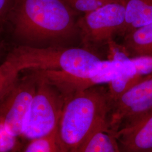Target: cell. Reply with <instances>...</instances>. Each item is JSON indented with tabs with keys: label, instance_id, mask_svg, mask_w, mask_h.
Here are the masks:
<instances>
[{
	"label": "cell",
	"instance_id": "6da1fadb",
	"mask_svg": "<svg viewBox=\"0 0 152 152\" xmlns=\"http://www.w3.org/2000/svg\"><path fill=\"white\" fill-rule=\"evenodd\" d=\"M56 130L60 152H75L96 131L109 127L112 103L101 85L64 95Z\"/></svg>",
	"mask_w": 152,
	"mask_h": 152
},
{
	"label": "cell",
	"instance_id": "7a4b0ae2",
	"mask_svg": "<svg viewBox=\"0 0 152 152\" xmlns=\"http://www.w3.org/2000/svg\"><path fill=\"white\" fill-rule=\"evenodd\" d=\"M9 15L16 35L31 42L68 38L77 27L63 0H14Z\"/></svg>",
	"mask_w": 152,
	"mask_h": 152
},
{
	"label": "cell",
	"instance_id": "3957f363",
	"mask_svg": "<svg viewBox=\"0 0 152 152\" xmlns=\"http://www.w3.org/2000/svg\"><path fill=\"white\" fill-rule=\"evenodd\" d=\"M9 56L20 72L28 69L58 71L74 77L87 76L103 61L87 49L63 47L20 46Z\"/></svg>",
	"mask_w": 152,
	"mask_h": 152
},
{
	"label": "cell",
	"instance_id": "277c9868",
	"mask_svg": "<svg viewBox=\"0 0 152 152\" xmlns=\"http://www.w3.org/2000/svg\"><path fill=\"white\" fill-rule=\"evenodd\" d=\"M36 89L21 139L28 141L48 136L57 130L65 97L38 71Z\"/></svg>",
	"mask_w": 152,
	"mask_h": 152
},
{
	"label": "cell",
	"instance_id": "5b68a950",
	"mask_svg": "<svg viewBox=\"0 0 152 152\" xmlns=\"http://www.w3.org/2000/svg\"><path fill=\"white\" fill-rule=\"evenodd\" d=\"M124 0L107 3L81 17L77 22L85 49L108 45L125 24Z\"/></svg>",
	"mask_w": 152,
	"mask_h": 152
},
{
	"label": "cell",
	"instance_id": "8992f818",
	"mask_svg": "<svg viewBox=\"0 0 152 152\" xmlns=\"http://www.w3.org/2000/svg\"><path fill=\"white\" fill-rule=\"evenodd\" d=\"M37 80L36 72L18 77L0 98V120L9 133L19 138L26 125Z\"/></svg>",
	"mask_w": 152,
	"mask_h": 152
},
{
	"label": "cell",
	"instance_id": "52a82bcc",
	"mask_svg": "<svg viewBox=\"0 0 152 152\" xmlns=\"http://www.w3.org/2000/svg\"><path fill=\"white\" fill-rule=\"evenodd\" d=\"M152 111V73L124 93L111 109L109 126L115 132L120 127Z\"/></svg>",
	"mask_w": 152,
	"mask_h": 152
},
{
	"label": "cell",
	"instance_id": "ba28073f",
	"mask_svg": "<svg viewBox=\"0 0 152 152\" xmlns=\"http://www.w3.org/2000/svg\"><path fill=\"white\" fill-rule=\"evenodd\" d=\"M121 152H152V111L115 132Z\"/></svg>",
	"mask_w": 152,
	"mask_h": 152
},
{
	"label": "cell",
	"instance_id": "9c48e42d",
	"mask_svg": "<svg viewBox=\"0 0 152 152\" xmlns=\"http://www.w3.org/2000/svg\"><path fill=\"white\" fill-rule=\"evenodd\" d=\"M125 24L120 33L131 31L152 22V0H124Z\"/></svg>",
	"mask_w": 152,
	"mask_h": 152
},
{
	"label": "cell",
	"instance_id": "30bf717a",
	"mask_svg": "<svg viewBox=\"0 0 152 152\" xmlns=\"http://www.w3.org/2000/svg\"><path fill=\"white\" fill-rule=\"evenodd\" d=\"M123 45L131 58L152 56V22L125 34Z\"/></svg>",
	"mask_w": 152,
	"mask_h": 152
},
{
	"label": "cell",
	"instance_id": "8fae6325",
	"mask_svg": "<svg viewBox=\"0 0 152 152\" xmlns=\"http://www.w3.org/2000/svg\"><path fill=\"white\" fill-rule=\"evenodd\" d=\"M121 63L122 66L119 75L108 83L109 96L112 104L124 93L142 79L137 75L135 66L131 58Z\"/></svg>",
	"mask_w": 152,
	"mask_h": 152
},
{
	"label": "cell",
	"instance_id": "7c38bea8",
	"mask_svg": "<svg viewBox=\"0 0 152 152\" xmlns=\"http://www.w3.org/2000/svg\"><path fill=\"white\" fill-rule=\"evenodd\" d=\"M75 152H121L114 132L109 127L94 132Z\"/></svg>",
	"mask_w": 152,
	"mask_h": 152
},
{
	"label": "cell",
	"instance_id": "4fadbf2b",
	"mask_svg": "<svg viewBox=\"0 0 152 152\" xmlns=\"http://www.w3.org/2000/svg\"><path fill=\"white\" fill-rule=\"evenodd\" d=\"M20 152H60L56 131L48 136L27 141Z\"/></svg>",
	"mask_w": 152,
	"mask_h": 152
},
{
	"label": "cell",
	"instance_id": "5bb4252c",
	"mask_svg": "<svg viewBox=\"0 0 152 152\" xmlns=\"http://www.w3.org/2000/svg\"><path fill=\"white\" fill-rule=\"evenodd\" d=\"M20 72L9 56L0 65V98L16 81Z\"/></svg>",
	"mask_w": 152,
	"mask_h": 152
},
{
	"label": "cell",
	"instance_id": "9a60e30c",
	"mask_svg": "<svg viewBox=\"0 0 152 152\" xmlns=\"http://www.w3.org/2000/svg\"><path fill=\"white\" fill-rule=\"evenodd\" d=\"M19 139L9 133L0 120V152H20L23 146Z\"/></svg>",
	"mask_w": 152,
	"mask_h": 152
},
{
	"label": "cell",
	"instance_id": "2e32d148",
	"mask_svg": "<svg viewBox=\"0 0 152 152\" xmlns=\"http://www.w3.org/2000/svg\"><path fill=\"white\" fill-rule=\"evenodd\" d=\"M66 4L74 11L85 14L94 11L104 5L110 2L100 0H63Z\"/></svg>",
	"mask_w": 152,
	"mask_h": 152
},
{
	"label": "cell",
	"instance_id": "e0dca14e",
	"mask_svg": "<svg viewBox=\"0 0 152 152\" xmlns=\"http://www.w3.org/2000/svg\"><path fill=\"white\" fill-rule=\"evenodd\" d=\"M131 59L138 76L144 78L152 73V56L134 57Z\"/></svg>",
	"mask_w": 152,
	"mask_h": 152
},
{
	"label": "cell",
	"instance_id": "ac0fdd59",
	"mask_svg": "<svg viewBox=\"0 0 152 152\" xmlns=\"http://www.w3.org/2000/svg\"><path fill=\"white\" fill-rule=\"evenodd\" d=\"M14 0H0V22L9 15Z\"/></svg>",
	"mask_w": 152,
	"mask_h": 152
},
{
	"label": "cell",
	"instance_id": "d6986e66",
	"mask_svg": "<svg viewBox=\"0 0 152 152\" xmlns=\"http://www.w3.org/2000/svg\"><path fill=\"white\" fill-rule=\"evenodd\" d=\"M100 1H106V2H112V1H115L117 0H100Z\"/></svg>",
	"mask_w": 152,
	"mask_h": 152
}]
</instances>
